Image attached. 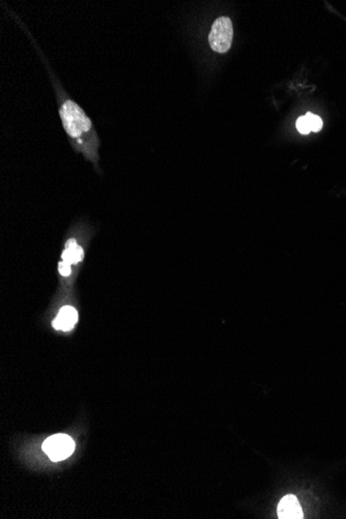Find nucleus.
Instances as JSON below:
<instances>
[{"label":"nucleus","instance_id":"obj_1","mask_svg":"<svg viewBox=\"0 0 346 519\" xmlns=\"http://www.w3.org/2000/svg\"><path fill=\"white\" fill-rule=\"evenodd\" d=\"M61 121L66 132L72 138H80L84 133L91 130V123L84 111L75 102L67 101L63 104L61 110Z\"/></svg>","mask_w":346,"mask_h":519},{"label":"nucleus","instance_id":"obj_2","mask_svg":"<svg viewBox=\"0 0 346 519\" xmlns=\"http://www.w3.org/2000/svg\"><path fill=\"white\" fill-rule=\"evenodd\" d=\"M234 38L232 20L228 17H221L213 22L209 42L211 48L218 53H226L230 50Z\"/></svg>","mask_w":346,"mask_h":519},{"label":"nucleus","instance_id":"obj_3","mask_svg":"<svg viewBox=\"0 0 346 519\" xmlns=\"http://www.w3.org/2000/svg\"><path fill=\"white\" fill-rule=\"evenodd\" d=\"M75 450V443L69 435L59 433L48 437L43 444V451L52 461H61L70 456Z\"/></svg>","mask_w":346,"mask_h":519},{"label":"nucleus","instance_id":"obj_4","mask_svg":"<svg viewBox=\"0 0 346 519\" xmlns=\"http://www.w3.org/2000/svg\"><path fill=\"white\" fill-rule=\"evenodd\" d=\"M277 512L278 516L281 519H302L304 518L298 499L292 495H286L280 501Z\"/></svg>","mask_w":346,"mask_h":519},{"label":"nucleus","instance_id":"obj_5","mask_svg":"<svg viewBox=\"0 0 346 519\" xmlns=\"http://www.w3.org/2000/svg\"><path fill=\"white\" fill-rule=\"evenodd\" d=\"M77 320H78V313L75 310V308L70 306H66L59 311V315L57 316L54 322H53V326L57 330L67 332V331H70L74 328Z\"/></svg>","mask_w":346,"mask_h":519},{"label":"nucleus","instance_id":"obj_6","mask_svg":"<svg viewBox=\"0 0 346 519\" xmlns=\"http://www.w3.org/2000/svg\"><path fill=\"white\" fill-rule=\"evenodd\" d=\"M83 257V250L74 239H70L68 241L67 245H66L65 253L63 255V262H68V264H77V262H81Z\"/></svg>","mask_w":346,"mask_h":519},{"label":"nucleus","instance_id":"obj_7","mask_svg":"<svg viewBox=\"0 0 346 519\" xmlns=\"http://www.w3.org/2000/svg\"><path fill=\"white\" fill-rule=\"evenodd\" d=\"M305 117H306L307 121H308L311 132H319L322 129L324 123H322V119L318 115L308 112L305 115Z\"/></svg>","mask_w":346,"mask_h":519},{"label":"nucleus","instance_id":"obj_8","mask_svg":"<svg viewBox=\"0 0 346 519\" xmlns=\"http://www.w3.org/2000/svg\"><path fill=\"white\" fill-rule=\"evenodd\" d=\"M296 129H298V131L300 132L302 135H308V134L310 133V127H309L306 117H299L298 121H296Z\"/></svg>","mask_w":346,"mask_h":519},{"label":"nucleus","instance_id":"obj_9","mask_svg":"<svg viewBox=\"0 0 346 519\" xmlns=\"http://www.w3.org/2000/svg\"><path fill=\"white\" fill-rule=\"evenodd\" d=\"M59 273H61V276L63 277H69L70 275V273H72V266L70 264H68V262H61V264H59Z\"/></svg>","mask_w":346,"mask_h":519}]
</instances>
